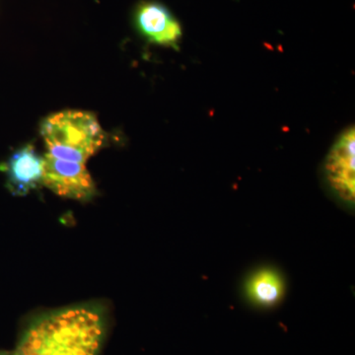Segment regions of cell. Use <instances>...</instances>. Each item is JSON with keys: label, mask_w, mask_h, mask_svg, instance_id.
Segmentation results:
<instances>
[{"label": "cell", "mask_w": 355, "mask_h": 355, "mask_svg": "<svg viewBox=\"0 0 355 355\" xmlns=\"http://www.w3.org/2000/svg\"><path fill=\"white\" fill-rule=\"evenodd\" d=\"M135 24L139 31L154 44L177 48L182 28L176 18L162 4L144 1L135 11Z\"/></svg>", "instance_id": "5"}, {"label": "cell", "mask_w": 355, "mask_h": 355, "mask_svg": "<svg viewBox=\"0 0 355 355\" xmlns=\"http://www.w3.org/2000/svg\"><path fill=\"white\" fill-rule=\"evenodd\" d=\"M0 355H15L14 352H11V354H0Z\"/></svg>", "instance_id": "8"}, {"label": "cell", "mask_w": 355, "mask_h": 355, "mask_svg": "<svg viewBox=\"0 0 355 355\" xmlns=\"http://www.w3.org/2000/svg\"><path fill=\"white\" fill-rule=\"evenodd\" d=\"M41 135L49 155L85 164L103 146L105 135L94 114L64 111L51 114L42 123Z\"/></svg>", "instance_id": "2"}, {"label": "cell", "mask_w": 355, "mask_h": 355, "mask_svg": "<svg viewBox=\"0 0 355 355\" xmlns=\"http://www.w3.org/2000/svg\"><path fill=\"white\" fill-rule=\"evenodd\" d=\"M104 329V318L96 308H67L35 322L14 354L98 355Z\"/></svg>", "instance_id": "1"}, {"label": "cell", "mask_w": 355, "mask_h": 355, "mask_svg": "<svg viewBox=\"0 0 355 355\" xmlns=\"http://www.w3.org/2000/svg\"><path fill=\"white\" fill-rule=\"evenodd\" d=\"M248 298L259 307L277 305L284 294V282L279 272L270 268L254 273L246 284Z\"/></svg>", "instance_id": "7"}, {"label": "cell", "mask_w": 355, "mask_h": 355, "mask_svg": "<svg viewBox=\"0 0 355 355\" xmlns=\"http://www.w3.org/2000/svg\"><path fill=\"white\" fill-rule=\"evenodd\" d=\"M42 184L62 198L87 200L96 193L92 177L85 164L70 162L46 154Z\"/></svg>", "instance_id": "4"}, {"label": "cell", "mask_w": 355, "mask_h": 355, "mask_svg": "<svg viewBox=\"0 0 355 355\" xmlns=\"http://www.w3.org/2000/svg\"><path fill=\"white\" fill-rule=\"evenodd\" d=\"M44 158L32 146L16 151L6 165L9 190L16 196H26L42 184Z\"/></svg>", "instance_id": "6"}, {"label": "cell", "mask_w": 355, "mask_h": 355, "mask_svg": "<svg viewBox=\"0 0 355 355\" xmlns=\"http://www.w3.org/2000/svg\"><path fill=\"white\" fill-rule=\"evenodd\" d=\"M354 127L349 128L338 137L331 147L324 166L328 188L343 205H354Z\"/></svg>", "instance_id": "3"}]
</instances>
